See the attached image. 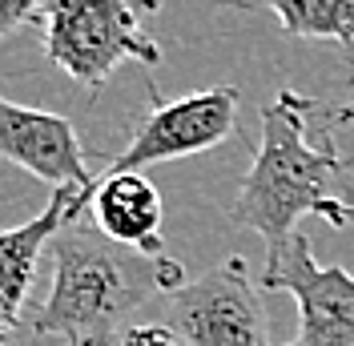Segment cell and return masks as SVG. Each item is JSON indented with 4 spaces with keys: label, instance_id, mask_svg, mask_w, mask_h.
Returning <instances> with one entry per match:
<instances>
[{
    "label": "cell",
    "instance_id": "7a4b0ae2",
    "mask_svg": "<svg viewBox=\"0 0 354 346\" xmlns=\"http://www.w3.org/2000/svg\"><path fill=\"white\" fill-rule=\"evenodd\" d=\"M53 286L44 302L28 314V330L65 346H113L133 326L129 318L149 302V294H174L185 282L181 262L161 254H137L97 230H61L48 242Z\"/></svg>",
    "mask_w": 354,
    "mask_h": 346
},
{
    "label": "cell",
    "instance_id": "9c48e42d",
    "mask_svg": "<svg viewBox=\"0 0 354 346\" xmlns=\"http://www.w3.org/2000/svg\"><path fill=\"white\" fill-rule=\"evenodd\" d=\"M88 214L97 221L101 238L125 250L161 258V194L145 173H105L88 197Z\"/></svg>",
    "mask_w": 354,
    "mask_h": 346
},
{
    "label": "cell",
    "instance_id": "8fae6325",
    "mask_svg": "<svg viewBox=\"0 0 354 346\" xmlns=\"http://www.w3.org/2000/svg\"><path fill=\"white\" fill-rule=\"evenodd\" d=\"M44 8V0H0V37H8L17 24L32 21Z\"/></svg>",
    "mask_w": 354,
    "mask_h": 346
},
{
    "label": "cell",
    "instance_id": "7c38bea8",
    "mask_svg": "<svg viewBox=\"0 0 354 346\" xmlns=\"http://www.w3.org/2000/svg\"><path fill=\"white\" fill-rule=\"evenodd\" d=\"M121 346H181V343L165 326H133L129 334L121 338Z\"/></svg>",
    "mask_w": 354,
    "mask_h": 346
},
{
    "label": "cell",
    "instance_id": "30bf717a",
    "mask_svg": "<svg viewBox=\"0 0 354 346\" xmlns=\"http://www.w3.org/2000/svg\"><path fill=\"white\" fill-rule=\"evenodd\" d=\"M230 4L274 12L286 37L342 44L354 65V0H230Z\"/></svg>",
    "mask_w": 354,
    "mask_h": 346
},
{
    "label": "cell",
    "instance_id": "6da1fadb",
    "mask_svg": "<svg viewBox=\"0 0 354 346\" xmlns=\"http://www.w3.org/2000/svg\"><path fill=\"white\" fill-rule=\"evenodd\" d=\"M314 101L282 89L262 105V137L254 165L245 170L234 221L262 234L266 254L286 246L298 234L302 217H322L342 230V210L354 206V185L346 181V157L334 145V133L322 129V141H310Z\"/></svg>",
    "mask_w": 354,
    "mask_h": 346
},
{
    "label": "cell",
    "instance_id": "277c9868",
    "mask_svg": "<svg viewBox=\"0 0 354 346\" xmlns=\"http://www.w3.org/2000/svg\"><path fill=\"white\" fill-rule=\"evenodd\" d=\"M161 318L181 346H274L262 290L238 254L165 294Z\"/></svg>",
    "mask_w": 354,
    "mask_h": 346
},
{
    "label": "cell",
    "instance_id": "5b68a950",
    "mask_svg": "<svg viewBox=\"0 0 354 346\" xmlns=\"http://www.w3.org/2000/svg\"><path fill=\"white\" fill-rule=\"evenodd\" d=\"M149 97H153V105L133 129L129 145L113 157L109 173H141L145 165H157V161L194 157V153L214 149L238 133L242 93L234 85L201 89V93L177 97V101H161L157 89H149Z\"/></svg>",
    "mask_w": 354,
    "mask_h": 346
},
{
    "label": "cell",
    "instance_id": "52a82bcc",
    "mask_svg": "<svg viewBox=\"0 0 354 346\" xmlns=\"http://www.w3.org/2000/svg\"><path fill=\"white\" fill-rule=\"evenodd\" d=\"M0 157L32 173L37 181H48L53 190L97 181L73 121L44 109H24L8 97H0Z\"/></svg>",
    "mask_w": 354,
    "mask_h": 346
},
{
    "label": "cell",
    "instance_id": "8992f818",
    "mask_svg": "<svg viewBox=\"0 0 354 346\" xmlns=\"http://www.w3.org/2000/svg\"><path fill=\"white\" fill-rule=\"evenodd\" d=\"M262 290H286L298 302V338L286 346H354V274L314 262L302 230L266 254Z\"/></svg>",
    "mask_w": 354,
    "mask_h": 346
},
{
    "label": "cell",
    "instance_id": "ba28073f",
    "mask_svg": "<svg viewBox=\"0 0 354 346\" xmlns=\"http://www.w3.org/2000/svg\"><path fill=\"white\" fill-rule=\"evenodd\" d=\"M93 185H65L53 190V201L37 217H28L12 230H0V343L21 326V310L28 302V290L37 278L41 250L57 238L61 230H73L81 210H88Z\"/></svg>",
    "mask_w": 354,
    "mask_h": 346
},
{
    "label": "cell",
    "instance_id": "5bb4252c",
    "mask_svg": "<svg viewBox=\"0 0 354 346\" xmlns=\"http://www.w3.org/2000/svg\"><path fill=\"white\" fill-rule=\"evenodd\" d=\"M342 226H354V206H346V210H342Z\"/></svg>",
    "mask_w": 354,
    "mask_h": 346
},
{
    "label": "cell",
    "instance_id": "3957f363",
    "mask_svg": "<svg viewBox=\"0 0 354 346\" xmlns=\"http://www.w3.org/2000/svg\"><path fill=\"white\" fill-rule=\"evenodd\" d=\"M157 4L161 0H44L32 21L44 24L48 61L97 93L121 61H161L157 41L141 28V17L157 12Z\"/></svg>",
    "mask_w": 354,
    "mask_h": 346
},
{
    "label": "cell",
    "instance_id": "4fadbf2b",
    "mask_svg": "<svg viewBox=\"0 0 354 346\" xmlns=\"http://www.w3.org/2000/svg\"><path fill=\"white\" fill-rule=\"evenodd\" d=\"M314 117H322V129L334 133L338 125H354V101L342 105H314Z\"/></svg>",
    "mask_w": 354,
    "mask_h": 346
}]
</instances>
